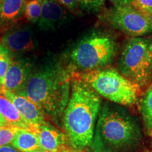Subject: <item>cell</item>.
I'll use <instances>...</instances> for the list:
<instances>
[{"mask_svg":"<svg viewBox=\"0 0 152 152\" xmlns=\"http://www.w3.org/2000/svg\"><path fill=\"white\" fill-rule=\"evenodd\" d=\"M151 27H152V17H151Z\"/></svg>","mask_w":152,"mask_h":152,"instance_id":"f1b7e54d","label":"cell"},{"mask_svg":"<svg viewBox=\"0 0 152 152\" xmlns=\"http://www.w3.org/2000/svg\"><path fill=\"white\" fill-rule=\"evenodd\" d=\"M11 61L9 51L2 44H0V89L3 87L4 80L11 64Z\"/></svg>","mask_w":152,"mask_h":152,"instance_id":"ac0fdd59","label":"cell"},{"mask_svg":"<svg viewBox=\"0 0 152 152\" xmlns=\"http://www.w3.org/2000/svg\"><path fill=\"white\" fill-rule=\"evenodd\" d=\"M101 107L99 95L79 75L72 78L63 124L68 144L75 151H83L92 146Z\"/></svg>","mask_w":152,"mask_h":152,"instance_id":"6da1fadb","label":"cell"},{"mask_svg":"<svg viewBox=\"0 0 152 152\" xmlns=\"http://www.w3.org/2000/svg\"><path fill=\"white\" fill-rule=\"evenodd\" d=\"M31 75V66L28 61L11 59L1 89L18 93L23 88Z\"/></svg>","mask_w":152,"mask_h":152,"instance_id":"8fae6325","label":"cell"},{"mask_svg":"<svg viewBox=\"0 0 152 152\" xmlns=\"http://www.w3.org/2000/svg\"><path fill=\"white\" fill-rule=\"evenodd\" d=\"M111 1L114 4V7H116V6H125L130 4L132 0H111Z\"/></svg>","mask_w":152,"mask_h":152,"instance_id":"603a6c76","label":"cell"},{"mask_svg":"<svg viewBox=\"0 0 152 152\" xmlns=\"http://www.w3.org/2000/svg\"><path fill=\"white\" fill-rule=\"evenodd\" d=\"M72 77L61 66H47L32 74L17 94L37 104L47 116L57 121L64 115L71 95Z\"/></svg>","mask_w":152,"mask_h":152,"instance_id":"3957f363","label":"cell"},{"mask_svg":"<svg viewBox=\"0 0 152 152\" xmlns=\"http://www.w3.org/2000/svg\"><path fill=\"white\" fill-rule=\"evenodd\" d=\"M104 1H105V0H104Z\"/></svg>","mask_w":152,"mask_h":152,"instance_id":"4dcf8cb0","label":"cell"},{"mask_svg":"<svg viewBox=\"0 0 152 152\" xmlns=\"http://www.w3.org/2000/svg\"><path fill=\"white\" fill-rule=\"evenodd\" d=\"M140 109L145 132L152 138V83L142 96Z\"/></svg>","mask_w":152,"mask_h":152,"instance_id":"2e32d148","label":"cell"},{"mask_svg":"<svg viewBox=\"0 0 152 152\" xmlns=\"http://www.w3.org/2000/svg\"><path fill=\"white\" fill-rule=\"evenodd\" d=\"M55 1L71 11H76L79 7L77 0H55Z\"/></svg>","mask_w":152,"mask_h":152,"instance_id":"7402d4cb","label":"cell"},{"mask_svg":"<svg viewBox=\"0 0 152 152\" xmlns=\"http://www.w3.org/2000/svg\"><path fill=\"white\" fill-rule=\"evenodd\" d=\"M130 5L148 18L152 17V0H132Z\"/></svg>","mask_w":152,"mask_h":152,"instance_id":"ffe728a7","label":"cell"},{"mask_svg":"<svg viewBox=\"0 0 152 152\" xmlns=\"http://www.w3.org/2000/svg\"><path fill=\"white\" fill-rule=\"evenodd\" d=\"M26 0H0V27L11 26L24 15Z\"/></svg>","mask_w":152,"mask_h":152,"instance_id":"4fadbf2b","label":"cell"},{"mask_svg":"<svg viewBox=\"0 0 152 152\" xmlns=\"http://www.w3.org/2000/svg\"><path fill=\"white\" fill-rule=\"evenodd\" d=\"M151 42L142 37H132L123 48L118 61V71L140 88L152 83Z\"/></svg>","mask_w":152,"mask_h":152,"instance_id":"5b68a950","label":"cell"},{"mask_svg":"<svg viewBox=\"0 0 152 152\" xmlns=\"http://www.w3.org/2000/svg\"><path fill=\"white\" fill-rule=\"evenodd\" d=\"M19 129V128L11 125L0 127V147L12 142Z\"/></svg>","mask_w":152,"mask_h":152,"instance_id":"d6986e66","label":"cell"},{"mask_svg":"<svg viewBox=\"0 0 152 152\" xmlns=\"http://www.w3.org/2000/svg\"><path fill=\"white\" fill-rule=\"evenodd\" d=\"M0 113L7 124L11 126L30 130V125L25 121L12 102L4 94L0 89Z\"/></svg>","mask_w":152,"mask_h":152,"instance_id":"5bb4252c","label":"cell"},{"mask_svg":"<svg viewBox=\"0 0 152 152\" xmlns=\"http://www.w3.org/2000/svg\"><path fill=\"white\" fill-rule=\"evenodd\" d=\"M1 44L9 51L18 53L30 52L35 47L33 34L28 27L9 28L1 37Z\"/></svg>","mask_w":152,"mask_h":152,"instance_id":"30bf717a","label":"cell"},{"mask_svg":"<svg viewBox=\"0 0 152 152\" xmlns=\"http://www.w3.org/2000/svg\"><path fill=\"white\" fill-rule=\"evenodd\" d=\"M151 75H152V59H151Z\"/></svg>","mask_w":152,"mask_h":152,"instance_id":"83f0119b","label":"cell"},{"mask_svg":"<svg viewBox=\"0 0 152 152\" xmlns=\"http://www.w3.org/2000/svg\"><path fill=\"white\" fill-rule=\"evenodd\" d=\"M79 6L83 10L94 11L99 9L104 3V0H77Z\"/></svg>","mask_w":152,"mask_h":152,"instance_id":"44dd1931","label":"cell"},{"mask_svg":"<svg viewBox=\"0 0 152 152\" xmlns=\"http://www.w3.org/2000/svg\"><path fill=\"white\" fill-rule=\"evenodd\" d=\"M0 152H20L11 145H5L0 147Z\"/></svg>","mask_w":152,"mask_h":152,"instance_id":"cb8c5ba5","label":"cell"},{"mask_svg":"<svg viewBox=\"0 0 152 152\" xmlns=\"http://www.w3.org/2000/svg\"><path fill=\"white\" fill-rule=\"evenodd\" d=\"M79 76L99 96L112 103L132 106L140 99L142 89L113 68L92 70Z\"/></svg>","mask_w":152,"mask_h":152,"instance_id":"277c9868","label":"cell"},{"mask_svg":"<svg viewBox=\"0 0 152 152\" xmlns=\"http://www.w3.org/2000/svg\"><path fill=\"white\" fill-rule=\"evenodd\" d=\"M142 137L137 120L128 110L108 101L101 107L91 147L94 152H128Z\"/></svg>","mask_w":152,"mask_h":152,"instance_id":"7a4b0ae2","label":"cell"},{"mask_svg":"<svg viewBox=\"0 0 152 152\" xmlns=\"http://www.w3.org/2000/svg\"><path fill=\"white\" fill-rule=\"evenodd\" d=\"M67 17V12L62 5L55 0H42V14L38 27L41 30H50L61 23Z\"/></svg>","mask_w":152,"mask_h":152,"instance_id":"7c38bea8","label":"cell"},{"mask_svg":"<svg viewBox=\"0 0 152 152\" xmlns=\"http://www.w3.org/2000/svg\"><path fill=\"white\" fill-rule=\"evenodd\" d=\"M105 20L112 28L132 37H142L152 31L151 18L130 4L114 7L105 14Z\"/></svg>","mask_w":152,"mask_h":152,"instance_id":"52a82bcc","label":"cell"},{"mask_svg":"<svg viewBox=\"0 0 152 152\" xmlns=\"http://www.w3.org/2000/svg\"><path fill=\"white\" fill-rule=\"evenodd\" d=\"M30 131L39 140L43 149L51 152H82L72 149L68 144L65 133L49 123L32 127Z\"/></svg>","mask_w":152,"mask_h":152,"instance_id":"ba28073f","label":"cell"},{"mask_svg":"<svg viewBox=\"0 0 152 152\" xmlns=\"http://www.w3.org/2000/svg\"><path fill=\"white\" fill-rule=\"evenodd\" d=\"M115 51V43L111 37L94 34L74 47L71 58L76 67L87 72L105 68L113 59Z\"/></svg>","mask_w":152,"mask_h":152,"instance_id":"8992f818","label":"cell"},{"mask_svg":"<svg viewBox=\"0 0 152 152\" xmlns=\"http://www.w3.org/2000/svg\"><path fill=\"white\" fill-rule=\"evenodd\" d=\"M42 7V0H29L26 2L24 17L29 21L35 23L40 18Z\"/></svg>","mask_w":152,"mask_h":152,"instance_id":"e0dca14e","label":"cell"},{"mask_svg":"<svg viewBox=\"0 0 152 152\" xmlns=\"http://www.w3.org/2000/svg\"><path fill=\"white\" fill-rule=\"evenodd\" d=\"M149 152H152V150H151V151H149Z\"/></svg>","mask_w":152,"mask_h":152,"instance_id":"f546056e","label":"cell"},{"mask_svg":"<svg viewBox=\"0 0 152 152\" xmlns=\"http://www.w3.org/2000/svg\"><path fill=\"white\" fill-rule=\"evenodd\" d=\"M38 152H51V151H46V150H45V149H42L41 151H38Z\"/></svg>","mask_w":152,"mask_h":152,"instance_id":"4316f807","label":"cell"},{"mask_svg":"<svg viewBox=\"0 0 152 152\" xmlns=\"http://www.w3.org/2000/svg\"><path fill=\"white\" fill-rule=\"evenodd\" d=\"M6 125H8L7 124V122H6L5 119L4 118V117L1 115V113H0V127L2 126H6Z\"/></svg>","mask_w":152,"mask_h":152,"instance_id":"d4e9b609","label":"cell"},{"mask_svg":"<svg viewBox=\"0 0 152 152\" xmlns=\"http://www.w3.org/2000/svg\"><path fill=\"white\" fill-rule=\"evenodd\" d=\"M149 51L150 56H151V59H152V42H151V44H150V45H149Z\"/></svg>","mask_w":152,"mask_h":152,"instance_id":"484cf974","label":"cell"},{"mask_svg":"<svg viewBox=\"0 0 152 152\" xmlns=\"http://www.w3.org/2000/svg\"><path fill=\"white\" fill-rule=\"evenodd\" d=\"M4 94L12 102L25 121L32 127L46 124L47 115L37 104L16 92L1 89Z\"/></svg>","mask_w":152,"mask_h":152,"instance_id":"9c48e42d","label":"cell"},{"mask_svg":"<svg viewBox=\"0 0 152 152\" xmlns=\"http://www.w3.org/2000/svg\"><path fill=\"white\" fill-rule=\"evenodd\" d=\"M11 144L20 152H38L43 149L37 137L26 129H19Z\"/></svg>","mask_w":152,"mask_h":152,"instance_id":"9a60e30c","label":"cell"}]
</instances>
